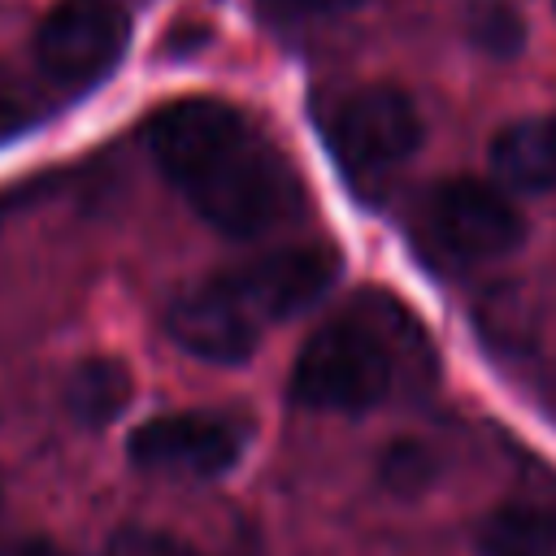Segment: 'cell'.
Masks as SVG:
<instances>
[{"instance_id":"6da1fadb","label":"cell","mask_w":556,"mask_h":556,"mask_svg":"<svg viewBox=\"0 0 556 556\" xmlns=\"http://www.w3.org/2000/svg\"><path fill=\"white\" fill-rule=\"evenodd\" d=\"M148 148L161 174L222 235L252 239L300 204L291 161L226 100L187 96L156 109L148 117Z\"/></svg>"},{"instance_id":"7a4b0ae2","label":"cell","mask_w":556,"mask_h":556,"mask_svg":"<svg viewBox=\"0 0 556 556\" xmlns=\"http://www.w3.org/2000/svg\"><path fill=\"white\" fill-rule=\"evenodd\" d=\"M395 339L382 321L348 313L308 334L291 369V395L308 408L361 413L391 395Z\"/></svg>"},{"instance_id":"3957f363","label":"cell","mask_w":556,"mask_h":556,"mask_svg":"<svg viewBox=\"0 0 556 556\" xmlns=\"http://www.w3.org/2000/svg\"><path fill=\"white\" fill-rule=\"evenodd\" d=\"M130 17L117 0H56L35 35L39 70L61 87L100 83L126 52Z\"/></svg>"},{"instance_id":"277c9868","label":"cell","mask_w":556,"mask_h":556,"mask_svg":"<svg viewBox=\"0 0 556 556\" xmlns=\"http://www.w3.org/2000/svg\"><path fill=\"white\" fill-rule=\"evenodd\" d=\"M434 243L456 261H500L521 248L526 222L513 200L482 178H447L426 200Z\"/></svg>"},{"instance_id":"5b68a950","label":"cell","mask_w":556,"mask_h":556,"mask_svg":"<svg viewBox=\"0 0 556 556\" xmlns=\"http://www.w3.org/2000/svg\"><path fill=\"white\" fill-rule=\"evenodd\" d=\"M326 139L334 156L356 174L391 169L417 152L421 113L400 87H361L330 113Z\"/></svg>"},{"instance_id":"8992f818","label":"cell","mask_w":556,"mask_h":556,"mask_svg":"<svg viewBox=\"0 0 556 556\" xmlns=\"http://www.w3.org/2000/svg\"><path fill=\"white\" fill-rule=\"evenodd\" d=\"M334 274H339V256L321 243H308V248L265 252V256L243 261L217 278L252 313V321L265 326V321H287L300 308H308L334 282Z\"/></svg>"},{"instance_id":"52a82bcc","label":"cell","mask_w":556,"mask_h":556,"mask_svg":"<svg viewBox=\"0 0 556 556\" xmlns=\"http://www.w3.org/2000/svg\"><path fill=\"white\" fill-rule=\"evenodd\" d=\"M243 452L239 430L217 413H161L130 434V460L152 473L213 478L226 473Z\"/></svg>"},{"instance_id":"ba28073f","label":"cell","mask_w":556,"mask_h":556,"mask_svg":"<svg viewBox=\"0 0 556 556\" xmlns=\"http://www.w3.org/2000/svg\"><path fill=\"white\" fill-rule=\"evenodd\" d=\"M165 326L174 334V343L200 361L213 365H239L252 356L261 326L252 321V313L222 287V278L178 295L165 313Z\"/></svg>"},{"instance_id":"9c48e42d","label":"cell","mask_w":556,"mask_h":556,"mask_svg":"<svg viewBox=\"0 0 556 556\" xmlns=\"http://www.w3.org/2000/svg\"><path fill=\"white\" fill-rule=\"evenodd\" d=\"M491 174L521 195L556 191V117H517L491 139Z\"/></svg>"},{"instance_id":"30bf717a","label":"cell","mask_w":556,"mask_h":556,"mask_svg":"<svg viewBox=\"0 0 556 556\" xmlns=\"http://www.w3.org/2000/svg\"><path fill=\"white\" fill-rule=\"evenodd\" d=\"M130 395H135V378L113 356H87L65 378V408L83 426H96V430L109 426V421H117L126 413Z\"/></svg>"},{"instance_id":"8fae6325","label":"cell","mask_w":556,"mask_h":556,"mask_svg":"<svg viewBox=\"0 0 556 556\" xmlns=\"http://www.w3.org/2000/svg\"><path fill=\"white\" fill-rule=\"evenodd\" d=\"M482 556H556V508L552 504H500L478 526Z\"/></svg>"},{"instance_id":"7c38bea8","label":"cell","mask_w":556,"mask_h":556,"mask_svg":"<svg viewBox=\"0 0 556 556\" xmlns=\"http://www.w3.org/2000/svg\"><path fill=\"white\" fill-rule=\"evenodd\" d=\"M378 473H382V482H387L391 491L413 495V491L430 486V478H434V456H430V447L400 439V443H391V447L378 456Z\"/></svg>"},{"instance_id":"4fadbf2b","label":"cell","mask_w":556,"mask_h":556,"mask_svg":"<svg viewBox=\"0 0 556 556\" xmlns=\"http://www.w3.org/2000/svg\"><path fill=\"white\" fill-rule=\"evenodd\" d=\"M104 556H200V552H195L191 543L165 534V530H152V526H122V530L109 539Z\"/></svg>"},{"instance_id":"5bb4252c","label":"cell","mask_w":556,"mask_h":556,"mask_svg":"<svg viewBox=\"0 0 556 556\" xmlns=\"http://www.w3.org/2000/svg\"><path fill=\"white\" fill-rule=\"evenodd\" d=\"M473 26H478V35H473V39H478L486 52H495V56L517 52V48H521V39H526V30H521L517 13H513V9H504V4H486V9L473 17Z\"/></svg>"},{"instance_id":"9a60e30c","label":"cell","mask_w":556,"mask_h":556,"mask_svg":"<svg viewBox=\"0 0 556 556\" xmlns=\"http://www.w3.org/2000/svg\"><path fill=\"white\" fill-rule=\"evenodd\" d=\"M274 17H330V13H348L361 0H261Z\"/></svg>"},{"instance_id":"2e32d148","label":"cell","mask_w":556,"mask_h":556,"mask_svg":"<svg viewBox=\"0 0 556 556\" xmlns=\"http://www.w3.org/2000/svg\"><path fill=\"white\" fill-rule=\"evenodd\" d=\"M4 556H70V552L56 547V543H48V539H26V543H13Z\"/></svg>"},{"instance_id":"e0dca14e","label":"cell","mask_w":556,"mask_h":556,"mask_svg":"<svg viewBox=\"0 0 556 556\" xmlns=\"http://www.w3.org/2000/svg\"><path fill=\"white\" fill-rule=\"evenodd\" d=\"M552 9H556V0H552Z\"/></svg>"}]
</instances>
